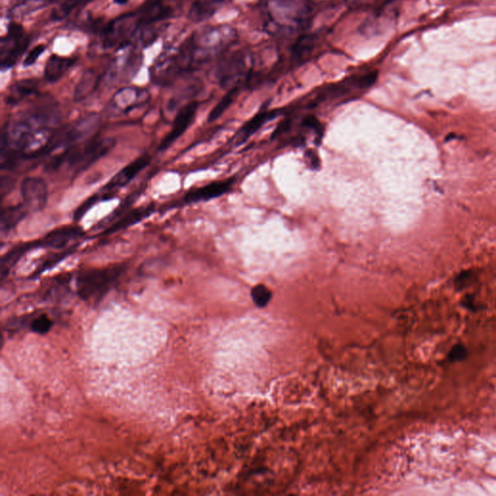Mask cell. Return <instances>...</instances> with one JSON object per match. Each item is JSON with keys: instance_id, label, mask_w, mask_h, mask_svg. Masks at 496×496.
Wrapping results in <instances>:
<instances>
[{"instance_id": "cell-1", "label": "cell", "mask_w": 496, "mask_h": 496, "mask_svg": "<svg viewBox=\"0 0 496 496\" xmlns=\"http://www.w3.org/2000/svg\"><path fill=\"white\" fill-rule=\"evenodd\" d=\"M60 113L54 102L38 104L7 120L1 132V166L10 169L23 159L43 157Z\"/></svg>"}, {"instance_id": "cell-2", "label": "cell", "mask_w": 496, "mask_h": 496, "mask_svg": "<svg viewBox=\"0 0 496 496\" xmlns=\"http://www.w3.org/2000/svg\"><path fill=\"white\" fill-rule=\"evenodd\" d=\"M198 70L196 67L191 36L179 45L177 49L162 54L150 70V81L159 87H168L181 76Z\"/></svg>"}, {"instance_id": "cell-3", "label": "cell", "mask_w": 496, "mask_h": 496, "mask_svg": "<svg viewBox=\"0 0 496 496\" xmlns=\"http://www.w3.org/2000/svg\"><path fill=\"white\" fill-rule=\"evenodd\" d=\"M115 146V139L98 138L95 136L69 150L63 151L54 157L47 166L49 170L56 171L61 165L66 164L73 169L74 174H79L106 157Z\"/></svg>"}, {"instance_id": "cell-4", "label": "cell", "mask_w": 496, "mask_h": 496, "mask_svg": "<svg viewBox=\"0 0 496 496\" xmlns=\"http://www.w3.org/2000/svg\"><path fill=\"white\" fill-rule=\"evenodd\" d=\"M100 115L98 113H89L72 124L58 127L52 137L45 155H51L54 151L69 150L73 146L84 143L95 137L96 131L100 126Z\"/></svg>"}, {"instance_id": "cell-5", "label": "cell", "mask_w": 496, "mask_h": 496, "mask_svg": "<svg viewBox=\"0 0 496 496\" xmlns=\"http://www.w3.org/2000/svg\"><path fill=\"white\" fill-rule=\"evenodd\" d=\"M124 264L82 271L77 278L78 295L86 301H99L117 283L125 271Z\"/></svg>"}, {"instance_id": "cell-6", "label": "cell", "mask_w": 496, "mask_h": 496, "mask_svg": "<svg viewBox=\"0 0 496 496\" xmlns=\"http://www.w3.org/2000/svg\"><path fill=\"white\" fill-rule=\"evenodd\" d=\"M141 30L136 12L117 16L106 23L101 32L103 48L124 49L135 41Z\"/></svg>"}, {"instance_id": "cell-7", "label": "cell", "mask_w": 496, "mask_h": 496, "mask_svg": "<svg viewBox=\"0 0 496 496\" xmlns=\"http://www.w3.org/2000/svg\"><path fill=\"white\" fill-rule=\"evenodd\" d=\"M32 42V37L25 32L20 23L11 22L7 27L6 34L0 42V68L2 71L11 69L21 60Z\"/></svg>"}, {"instance_id": "cell-8", "label": "cell", "mask_w": 496, "mask_h": 496, "mask_svg": "<svg viewBox=\"0 0 496 496\" xmlns=\"http://www.w3.org/2000/svg\"><path fill=\"white\" fill-rule=\"evenodd\" d=\"M247 54L238 51L223 56L212 71V77L219 86L231 89L247 77Z\"/></svg>"}, {"instance_id": "cell-9", "label": "cell", "mask_w": 496, "mask_h": 496, "mask_svg": "<svg viewBox=\"0 0 496 496\" xmlns=\"http://www.w3.org/2000/svg\"><path fill=\"white\" fill-rule=\"evenodd\" d=\"M178 9L179 0H146L136 13L144 28L173 18Z\"/></svg>"}, {"instance_id": "cell-10", "label": "cell", "mask_w": 496, "mask_h": 496, "mask_svg": "<svg viewBox=\"0 0 496 496\" xmlns=\"http://www.w3.org/2000/svg\"><path fill=\"white\" fill-rule=\"evenodd\" d=\"M23 205L30 212L43 211L48 204L49 190L45 179L40 177H27L21 183Z\"/></svg>"}, {"instance_id": "cell-11", "label": "cell", "mask_w": 496, "mask_h": 496, "mask_svg": "<svg viewBox=\"0 0 496 496\" xmlns=\"http://www.w3.org/2000/svg\"><path fill=\"white\" fill-rule=\"evenodd\" d=\"M150 93L140 87H128L120 89L108 104V110L115 115H124L142 104L148 102Z\"/></svg>"}, {"instance_id": "cell-12", "label": "cell", "mask_w": 496, "mask_h": 496, "mask_svg": "<svg viewBox=\"0 0 496 496\" xmlns=\"http://www.w3.org/2000/svg\"><path fill=\"white\" fill-rule=\"evenodd\" d=\"M150 157L148 155H142V157L136 158L134 161L130 162L128 165H126L124 168L113 176L111 181H109L104 188L102 189V194L95 195L98 201L100 200V198L111 197L115 192L119 191L127 184L131 183L134 179L141 173L142 171L145 170V168L150 164Z\"/></svg>"}, {"instance_id": "cell-13", "label": "cell", "mask_w": 496, "mask_h": 496, "mask_svg": "<svg viewBox=\"0 0 496 496\" xmlns=\"http://www.w3.org/2000/svg\"><path fill=\"white\" fill-rule=\"evenodd\" d=\"M198 108H199V103L192 101V102H189L179 109L176 117H174L172 129L170 130L169 133L164 137V139L160 143V151L168 150L170 146H173L174 142L183 136L184 132L194 122Z\"/></svg>"}, {"instance_id": "cell-14", "label": "cell", "mask_w": 496, "mask_h": 496, "mask_svg": "<svg viewBox=\"0 0 496 496\" xmlns=\"http://www.w3.org/2000/svg\"><path fill=\"white\" fill-rule=\"evenodd\" d=\"M84 232L78 226H65L54 229L47 234L41 240L33 243L34 248H52V249H65L69 243L82 238Z\"/></svg>"}, {"instance_id": "cell-15", "label": "cell", "mask_w": 496, "mask_h": 496, "mask_svg": "<svg viewBox=\"0 0 496 496\" xmlns=\"http://www.w3.org/2000/svg\"><path fill=\"white\" fill-rule=\"evenodd\" d=\"M233 183V179H227V181L209 183L199 188L191 189L184 195V201L190 204V203L205 202L221 197L230 190Z\"/></svg>"}, {"instance_id": "cell-16", "label": "cell", "mask_w": 496, "mask_h": 496, "mask_svg": "<svg viewBox=\"0 0 496 496\" xmlns=\"http://www.w3.org/2000/svg\"><path fill=\"white\" fill-rule=\"evenodd\" d=\"M39 91V82L36 79L20 80L14 82L7 91L5 103L9 106L18 105L23 100L36 94Z\"/></svg>"}, {"instance_id": "cell-17", "label": "cell", "mask_w": 496, "mask_h": 496, "mask_svg": "<svg viewBox=\"0 0 496 496\" xmlns=\"http://www.w3.org/2000/svg\"><path fill=\"white\" fill-rule=\"evenodd\" d=\"M77 58L52 54L45 65V79L49 82H58L75 65Z\"/></svg>"}, {"instance_id": "cell-18", "label": "cell", "mask_w": 496, "mask_h": 496, "mask_svg": "<svg viewBox=\"0 0 496 496\" xmlns=\"http://www.w3.org/2000/svg\"><path fill=\"white\" fill-rule=\"evenodd\" d=\"M224 0H193L188 18L192 23H203L211 19L223 4Z\"/></svg>"}, {"instance_id": "cell-19", "label": "cell", "mask_w": 496, "mask_h": 496, "mask_svg": "<svg viewBox=\"0 0 496 496\" xmlns=\"http://www.w3.org/2000/svg\"><path fill=\"white\" fill-rule=\"evenodd\" d=\"M30 212L25 205H10L4 207L1 212V232L10 233L27 216Z\"/></svg>"}, {"instance_id": "cell-20", "label": "cell", "mask_w": 496, "mask_h": 496, "mask_svg": "<svg viewBox=\"0 0 496 496\" xmlns=\"http://www.w3.org/2000/svg\"><path fill=\"white\" fill-rule=\"evenodd\" d=\"M153 212V207H139V209L134 210L129 214H125L120 221L112 224L104 234L111 235V234L117 233L120 231L124 230V229L129 228L130 226L135 225L136 223L141 222L146 217L150 216Z\"/></svg>"}, {"instance_id": "cell-21", "label": "cell", "mask_w": 496, "mask_h": 496, "mask_svg": "<svg viewBox=\"0 0 496 496\" xmlns=\"http://www.w3.org/2000/svg\"><path fill=\"white\" fill-rule=\"evenodd\" d=\"M54 1L56 0H19L10 9L9 16L15 19L25 18L35 12L52 5Z\"/></svg>"}, {"instance_id": "cell-22", "label": "cell", "mask_w": 496, "mask_h": 496, "mask_svg": "<svg viewBox=\"0 0 496 496\" xmlns=\"http://www.w3.org/2000/svg\"><path fill=\"white\" fill-rule=\"evenodd\" d=\"M32 248H34V247H33V243H22V245H16V247L12 248L10 251L7 252V253L2 257L1 264H0V268H1L0 269V275H1L2 280H5L23 255L27 253L28 250L32 249Z\"/></svg>"}, {"instance_id": "cell-23", "label": "cell", "mask_w": 496, "mask_h": 496, "mask_svg": "<svg viewBox=\"0 0 496 496\" xmlns=\"http://www.w3.org/2000/svg\"><path fill=\"white\" fill-rule=\"evenodd\" d=\"M100 77L96 74L95 71L89 69L84 73L81 80L78 82L74 91V100L76 102H82L89 98L98 86Z\"/></svg>"}, {"instance_id": "cell-24", "label": "cell", "mask_w": 496, "mask_h": 496, "mask_svg": "<svg viewBox=\"0 0 496 496\" xmlns=\"http://www.w3.org/2000/svg\"><path fill=\"white\" fill-rule=\"evenodd\" d=\"M96 0H61L60 3L52 12V19L56 22L65 20L75 11L84 8Z\"/></svg>"}, {"instance_id": "cell-25", "label": "cell", "mask_w": 496, "mask_h": 496, "mask_svg": "<svg viewBox=\"0 0 496 496\" xmlns=\"http://www.w3.org/2000/svg\"><path fill=\"white\" fill-rule=\"evenodd\" d=\"M275 117H276V113L270 112V111H264V112L257 113L249 122L243 125L240 132V138L242 139V141L247 140L250 136L253 135L257 130L261 128L267 122Z\"/></svg>"}, {"instance_id": "cell-26", "label": "cell", "mask_w": 496, "mask_h": 496, "mask_svg": "<svg viewBox=\"0 0 496 496\" xmlns=\"http://www.w3.org/2000/svg\"><path fill=\"white\" fill-rule=\"evenodd\" d=\"M315 36L311 34L304 35L300 38L293 48V60L295 63H301L302 60H306V56H308L313 52L314 46H315Z\"/></svg>"}, {"instance_id": "cell-27", "label": "cell", "mask_w": 496, "mask_h": 496, "mask_svg": "<svg viewBox=\"0 0 496 496\" xmlns=\"http://www.w3.org/2000/svg\"><path fill=\"white\" fill-rule=\"evenodd\" d=\"M238 92H240V87H233V89H231L230 91L227 92L226 95L216 104V107L212 109V112L210 113L207 122H216L217 119H219V117L225 113L227 109L232 105L234 101L236 100V98H237L238 95Z\"/></svg>"}, {"instance_id": "cell-28", "label": "cell", "mask_w": 496, "mask_h": 496, "mask_svg": "<svg viewBox=\"0 0 496 496\" xmlns=\"http://www.w3.org/2000/svg\"><path fill=\"white\" fill-rule=\"evenodd\" d=\"M76 247H69L67 248V249H65V251L61 252V253L54 254L53 255V256L49 257V258L45 260L43 263H42L41 264H40L39 267H38V269L36 271H35L34 275H33V276L41 275L42 273H44V271L49 270V269H51L52 267L54 266V264L60 263V262L63 261V259H65L66 257H68L69 256V255L74 253Z\"/></svg>"}, {"instance_id": "cell-29", "label": "cell", "mask_w": 496, "mask_h": 496, "mask_svg": "<svg viewBox=\"0 0 496 496\" xmlns=\"http://www.w3.org/2000/svg\"><path fill=\"white\" fill-rule=\"evenodd\" d=\"M273 293L267 286L259 284L251 290L252 301L258 308H264L270 302Z\"/></svg>"}, {"instance_id": "cell-30", "label": "cell", "mask_w": 496, "mask_h": 496, "mask_svg": "<svg viewBox=\"0 0 496 496\" xmlns=\"http://www.w3.org/2000/svg\"><path fill=\"white\" fill-rule=\"evenodd\" d=\"M53 327V321L47 315H40L30 322V329L39 335H45Z\"/></svg>"}, {"instance_id": "cell-31", "label": "cell", "mask_w": 496, "mask_h": 496, "mask_svg": "<svg viewBox=\"0 0 496 496\" xmlns=\"http://www.w3.org/2000/svg\"><path fill=\"white\" fill-rule=\"evenodd\" d=\"M467 356H469V350L466 347L464 344H455L449 352L448 359L452 363H460L464 361Z\"/></svg>"}, {"instance_id": "cell-32", "label": "cell", "mask_w": 496, "mask_h": 496, "mask_svg": "<svg viewBox=\"0 0 496 496\" xmlns=\"http://www.w3.org/2000/svg\"><path fill=\"white\" fill-rule=\"evenodd\" d=\"M45 51H46L45 45H37V46H35L34 48L27 54L25 60H23V66L28 67V66L35 65L38 58L41 56V54H43Z\"/></svg>"}, {"instance_id": "cell-33", "label": "cell", "mask_w": 496, "mask_h": 496, "mask_svg": "<svg viewBox=\"0 0 496 496\" xmlns=\"http://www.w3.org/2000/svg\"><path fill=\"white\" fill-rule=\"evenodd\" d=\"M306 157L308 158L311 166L313 167V169H317V168L320 166V160H319L318 155H316L313 150H308V153H306Z\"/></svg>"}, {"instance_id": "cell-34", "label": "cell", "mask_w": 496, "mask_h": 496, "mask_svg": "<svg viewBox=\"0 0 496 496\" xmlns=\"http://www.w3.org/2000/svg\"><path fill=\"white\" fill-rule=\"evenodd\" d=\"M464 304L465 308H469L470 309V311H476L477 309L480 308V306H477L474 297L471 296H467L464 297Z\"/></svg>"}, {"instance_id": "cell-35", "label": "cell", "mask_w": 496, "mask_h": 496, "mask_svg": "<svg viewBox=\"0 0 496 496\" xmlns=\"http://www.w3.org/2000/svg\"><path fill=\"white\" fill-rule=\"evenodd\" d=\"M470 276H471V275H470L469 273H464L460 275L459 278H457V281H455L458 287H464V286L466 284L467 281H469Z\"/></svg>"}, {"instance_id": "cell-36", "label": "cell", "mask_w": 496, "mask_h": 496, "mask_svg": "<svg viewBox=\"0 0 496 496\" xmlns=\"http://www.w3.org/2000/svg\"><path fill=\"white\" fill-rule=\"evenodd\" d=\"M128 0H115V3L119 4V5H124L127 3Z\"/></svg>"}]
</instances>
